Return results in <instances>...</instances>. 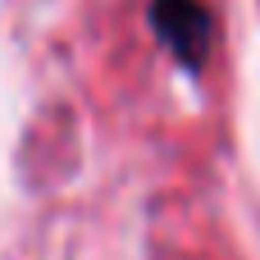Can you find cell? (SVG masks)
<instances>
[{
	"label": "cell",
	"mask_w": 260,
	"mask_h": 260,
	"mask_svg": "<svg viewBox=\"0 0 260 260\" xmlns=\"http://www.w3.org/2000/svg\"><path fill=\"white\" fill-rule=\"evenodd\" d=\"M151 27L187 73H201L215 46V18L201 0H151Z\"/></svg>",
	"instance_id": "obj_1"
}]
</instances>
